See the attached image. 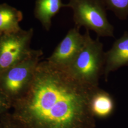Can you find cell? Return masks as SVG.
<instances>
[{"label": "cell", "mask_w": 128, "mask_h": 128, "mask_svg": "<svg viewBox=\"0 0 128 128\" xmlns=\"http://www.w3.org/2000/svg\"><path fill=\"white\" fill-rule=\"evenodd\" d=\"M90 106L94 117L104 119L114 112V101L110 94L99 88L92 96Z\"/></svg>", "instance_id": "9"}, {"label": "cell", "mask_w": 128, "mask_h": 128, "mask_svg": "<svg viewBox=\"0 0 128 128\" xmlns=\"http://www.w3.org/2000/svg\"><path fill=\"white\" fill-rule=\"evenodd\" d=\"M33 29L0 34V75L31 52Z\"/></svg>", "instance_id": "5"}, {"label": "cell", "mask_w": 128, "mask_h": 128, "mask_svg": "<svg viewBox=\"0 0 128 128\" xmlns=\"http://www.w3.org/2000/svg\"><path fill=\"white\" fill-rule=\"evenodd\" d=\"M106 9L112 11L121 20L128 17V0H102Z\"/></svg>", "instance_id": "11"}, {"label": "cell", "mask_w": 128, "mask_h": 128, "mask_svg": "<svg viewBox=\"0 0 128 128\" xmlns=\"http://www.w3.org/2000/svg\"><path fill=\"white\" fill-rule=\"evenodd\" d=\"M99 88L79 81L47 60L40 62L30 86L13 102L9 114L23 128H95L90 103Z\"/></svg>", "instance_id": "1"}, {"label": "cell", "mask_w": 128, "mask_h": 128, "mask_svg": "<svg viewBox=\"0 0 128 128\" xmlns=\"http://www.w3.org/2000/svg\"><path fill=\"white\" fill-rule=\"evenodd\" d=\"M12 103L0 90V118L11 110Z\"/></svg>", "instance_id": "12"}, {"label": "cell", "mask_w": 128, "mask_h": 128, "mask_svg": "<svg viewBox=\"0 0 128 128\" xmlns=\"http://www.w3.org/2000/svg\"><path fill=\"white\" fill-rule=\"evenodd\" d=\"M66 7L62 0H36L34 15L46 30H50L52 18L62 8Z\"/></svg>", "instance_id": "8"}, {"label": "cell", "mask_w": 128, "mask_h": 128, "mask_svg": "<svg viewBox=\"0 0 128 128\" xmlns=\"http://www.w3.org/2000/svg\"><path fill=\"white\" fill-rule=\"evenodd\" d=\"M128 66V32L115 41L107 52H105V64L104 70L105 81L109 74L119 68Z\"/></svg>", "instance_id": "7"}, {"label": "cell", "mask_w": 128, "mask_h": 128, "mask_svg": "<svg viewBox=\"0 0 128 128\" xmlns=\"http://www.w3.org/2000/svg\"><path fill=\"white\" fill-rule=\"evenodd\" d=\"M43 55L41 50H32L27 56L0 75V90L12 104L28 89Z\"/></svg>", "instance_id": "3"}, {"label": "cell", "mask_w": 128, "mask_h": 128, "mask_svg": "<svg viewBox=\"0 0 128 128\" xmlns=\"http://www.w3.org/2000/svg\"><path fill=\"white\" fill-rule=\"evenodd\" d=\"M0 128H23L14 120L9 112L0 118Z\"/></svg>", "instance_id": "13"}, {"label": "cell", "mask_w": 128, "mask_h": 128, "mask_svg": "<svg viewBox=\"0 0 128 128\" xmlns=\"http://www.w3.org/2000/svg\"><path fill=\"white\" fill-rule=\"evenodd\" d=\"M79 30L80 28L75 26L70 29L46 60L60 68H68L84 43V35H82Z\"/></svg>", "instance_id": "6"}, {"label": "cell", "mask_w": 128, "mask_h": 128, "mask_svg": "<svg viewBox=\"0 0 128 128\" xmlns=\"http://www.w3.org/2000/svg\"><path fill=\"white\" fill-rule=\"evenodd\" d=\"M84 43L76 58L66 69L74 78L92 87H99V79L104 73L105 52L99 38H92L89 30L84 34Z\"/></svg>", "instance_id": "2"}, {"label": "cell", "mask_w": 128, "mask_h": 128, "mask_svg": "<svg viewBox=\"0 0 128 128\" xmlns=\"http://www.w3.org/2000/svg\"><path fill=\"white\" fill-rule=\"evenodd\" d=\"M23 14L18 10L6 4H0V34L17 32L22 28L19 23Z\"/></svg>", "instance_id": "10"}, {"label": "cell", "mask_w": 128, "mask_h": 128, "mask_svg": "<svg viewBox=\"0 0 128 128\" xmlns=\"http://www.w3.org/2000/svg\"><path fill=\"white\" fill-rule=\"evenodd\" d=\"M66 5L73 10L75 27L92 30L98 37H114V27L107 18L102 0H69Z\"/></svg>", "instance_id": "4"}]
</instances>
